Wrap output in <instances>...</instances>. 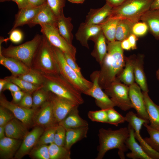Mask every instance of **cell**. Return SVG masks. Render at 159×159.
Segmentation results:
<instances>
[{"label":"cell","mask_w":159,"mask_h":159,"mask_svg":"<svg viewBox=\"0 0 159 159\" xmlns=\"http://www.w3.org/2000/svg\"><path fill=\"white\" fill-rule=\"evenodd\" d=\"M107 51L101 63L99 70L98 83L102 89H105L121 72L125 62L123 50L121 42L107 41Z\"/></svg>","instance_id":"obj_1"},{"label":"cell","mask_w":159,"mask_h":159,"mask_svg":"<svg viewBox=\"0 0 159 159\" xmlns=\"http://www.w3.org/2000/svg\"><path fill=\"white\" fill-rule=\"evenodd\" d=\"M129 135L128 127H121L117 130L101 128L98 136L99 145L96 159H102L106 152L113 149H118V154L121 159L125 158V153L127 151L125 142Z\"/></svg>","instance_id":"obj_2"},{"label":"cell","mask_w":159,"mask_h":159,"mask_svg":"<svg viewBox=\"0 0 159 159\" xmlns=\"http://www.w3.org/2000/svg\"><path fill=\"white\" fill-rule=\"evenodd\" d=\"M44 76L45 80L43 87L47 91L69 100L78 105L84 103L82 93L60 74H44Z\"/></svg>","instance_id":"obj_3"},{"label":"cell","mask_w":159,"mask_h":159,"mask_svg":"<svg viewBox=\"0 0 159 159\" xmlns=\"http://www.w3.org/2000/svg\"><path fill=\"white\" fill-rule=\"evenodd\" d=\"M31 68L37 70L44 74H59L52 46L43 35L42 40L33 58Z\"/></svg>","instance_id":"obj_4"},{"label":"cell","mask_w":159,"mask_h":159,"mask_svg":"<svg viewBox=\"0 0 159 159\" xmlns=\"http://www.w3.org/2000/svg\"><path fill=\"white\" fill-rule=\"evenodd\" d=\"M154 0H126L120 5L112 8L108 17L138 22L142 15L150 9Z\"/></svg>","instance_id":"obj_5"},{"label":"cell","mask_w":159,"mask_h":159,"mask_svg":"<svg viewBox=\"0 0 159 159\" xmlns=\"http://www.w3.org/2000/svg\"><path fill=\"white\" fill-rule=\"evenodd\" d=\"M42 38V35L37 34L31 40L18 46L10 45L2 49L0 45V53L5 57L19 60L31 68L33 58Z\"/></svg>","instance_id":"obj_6"},{"label":"cell","mask_w":159,"mask_h":159,"mask_svg":"<svg viewBox=\"0 0 159 159\" xmlns=\"http://www.w3.org/2000/svg\"><path fill=\"white\" fill-rule=\"evenodd\" d=\"M52 46L59 74L81 93L90 88L92 82L80 77L68 64L63 53L58 48Z\"/></svg>","instance_id":"obj_7"},{"label":"cell","mask_w":159,"mask_h":159,"mask_svg":"<svg viewBox=\"0 0 159 159\" xmlns=\"http://www.w3.org/2000/svg\"><path fill=\"white\" fill-rule=\"evenodd\" d=\"M129 86L122 84L116 77L110 85L105 89V92L110 99L121 110L126 111L133 106L129 95Z\"/></svg>","instance_id":"obj_8"},{"label":"cell","mask_w":159,"mask_h":159,"mask_svg":"<svg viewBox=\"0 0 159 159\" xmlns=\"http://www.w3.org/2000/svg\"><path fill=\"white\" fill-rule=\"evenodd\" d=\"M41 32L52 46L58 48L63 53L70 55L75 60L76 49L73 45L68 43L60 35L56 25L50 24L40 25Z\"/></svg>","instance_id":"obj_9"},{"label":"cell","mask_w":159,"mask_h":159,"mask_svg":"<svg viewBox=\"0 0 159 159\" xmlns=\"http://www.w3.org/2000/svg\"><path fill=\"white\" fill-rule=\"evenodd\" d=\"M99 70L93 72L90 75L93 84L92 87L83 93L90 96L95 99L96 105L101 109L107 110L116 106L100 86L98 83Z\"/></svg>","instance_id":"obj_10"},{"label":"cell","mask_w":159,"mask_h":159,"mask_svg":"<svg viewBox=\"0 0 159 159\" xmlns=\"http://www.w3.org/2000/svg\"><path fill=\"white\" fill-rule=\"evenodd\" d=\"M0 105L10 110L15 117L24 123L28 128L34 126L33 119L37 110L27 109L8 101L2 93L0 94Z\"/></svg>","instance_id":"obj_11"},{"label":"cell","mask_w":159,"mask_h":159,"mask_svg":"<svg viewBox=\"0 0 159 159\" xmlns=\"http://www.w3.org/2000/svg\"><path fill=\"white\" fill-rule=\"evenodd\" d=\"M49 100L51 103L54 117L58 123L64 118L72 108L78 105L69 100L59 97L50 92H49Z\"/></svg>","instance_id":"obj_12"},{"label":"cell","mask_w":159,"mask_h":159,"mask_svg":"<svg viewBox=\"0 0 159 159\" xmlns=\"http://www.w3.org/2000/svg\"><path fill=\"white\" fill-rule=\"evenodd\" d=\"M45 128L35 126L29 132L22 140L21 145L16 153L14 158L21 159L29 153L37 145L39 139L44 131Z\"/></svg>","instance_id":"obj_13"},{"label":"cell","mask_w":159,"mask_h":159,"mask_svg":"<svg viewBox=\"0 0 159 159\" xmlns=\"http://www.w3.org/2000/svg\"><path fill=\"white\" fill-rule=\"evenodd\" d=\"M39 108L38 110H37L34 117V126H39L45 128L58 124L56 120L51 103L49 100Z\"/></svg>","instance_id":"obj_14"},{"label":"cell","mask_w":159,"mask_h":159,"mask_svg":"<svg viewBox=\"0 0 159 159\" xmlns=\"http://www.w3.org/2000/svg\"><path fill=\"white\" fill-rule=\"evenodd\" d=\"M129 87V97L133 108L137 112V115L140 117L149 121L145 107L143 92L140 87L135 82Z\"/></svg>","instance_id":"obj_15"},{"label":"cell","mask_w":159,"mask_h":159,"mask_svg":"<svg viewBox=\"0 0 159 159\" xmlns=\"http://www.w3.org/2000/svg\"><path fill=\"white\" fill-rule=\"evenodd\" d=\"M45 4L38 6L29 5L20 9L15 16L14 25L9 33L19 26L27 24L35 17Z\"/></svg>","instance_id":"obj_16"},{"label":"cell","mask_w":159,"mask_h":159,"mask_svg":"<svg viewBox=\"0 0 159 159\" xmlns=\"http://www.w3.org/2000/svg\"><path fill=\"white\" fill-rule=\"evenodd\" d=\"M101 30L100 24H90L82 22L80 24L75 34V38L82 46L89 49L88 41Z\"/></svg>","instance_id":"obj_17"},{"label":"cell","mask_w":159,"mask_h":159,"mask_svg":"<svg viewBox=\"0 0 159 159\" xmlns=\"http://www.w3.org/2000/svg\"><path fill=\"white\" fill-rule=\"evenodd\" d=\"M128 127L129 135L125 141V144L131 152L127 153L126 156L129 158L132 159H151L136 141L134 129L129 125Z\"/></svg>","instance_id":"obj_18"},{"label":"cell","mask_w":159,"mask_h":159,"mask_svg":"<svg viewBox=\"0 0 159 159\" xmlns=\"http://www.w3.org/2000/svg\"><path fill=\"white\" fill-rule=\"evenodd\" d=\"M22 140L5 137L0 139V158L10 159L14 158Z\"/></svg>","instance_id":"obj_19"},{"label":"cell","mask_w":159,"mask_h":159,"mask_svg":"<svg viewBox=\"0 0 159 159\" xmlns=\"http://www.w3.org/2000/svg\"><path fill=\"white\" fill-rule=\"evenodd\" d=\"M28 128L24 123L15 117L5 125L6 136L22 140L29 132Z\"/></svg>","instance_id":"obj_20"},{"label":"cell","mask_w":159,"mask_h":159,"mask_svg":"<svg viewBox=\"0 0 159 159\" xmlns=\"http://www.w3.org/2000/svg\"><path fill=\"white\" fill-rule=\"evenodd\" d=\"M0 64L8 69L11 73L12 75L17 77L26 73L31 68L21 61L5 57L1 53Z\"/></svg>","instance_id":"obj_21"},{"label":"cell","mask_w":159,"mask_h":159,"mask_svg":"<svg viewBox=\"0 0 159 159\" xmlns=\"http://www.w3.org/2000/svg\"><path fill=\"white\" fill-rule=\"evenodd\" d=\"M112 8L106 3L101 8L91 9L86 16L84 22L90 24H100L109 17Z\"/></svg>","instance_id":"obj_22"},{"label":"cell","mask_w":159,"mask_h":159,"mask_svg":"<svg viewBox=\"0 0 159 159\" xmlns=\"http://www.w3.org/2000/svg\"><path fill=\"white\" fill-rule=\"evenodd\" d=\"M89 40L92 41L94 43L91 55L100 64L107 52L106 39L101 30Z\"/></svg>","instance_id":"obj_23"},{"label":"cell","mask_w":159,"mask_h":159,"mask_svg":"<svg viewBox=\"0 0 159 159\" xmlns=\"http://www.w3.org/2000/svg\"><path fill=\"white\" fill-rule=\"evenodd\" d=\"M57 19V17L47 3L27 25L30 27L38 24H50L56 25Z\"/></svg>","instance_id":"obj_24"},{"label":"cell","mask_w":159,"mask_h":159,"mask_svg":"<svg viewBox=\"0 0 159 159\" xmlns=\"http://www.w3.org/2000/svg\"><path fill=\"white\" fill-rule=\"evenodd\" d=\"M78 106L77 105L72 108L58 124L62 126L66 130L88 126L87 122L80 116Z\"/></svg>","instance_id":"obj_25"},{"label":"cell","mask_w":159,"mask_h":159,"mask_svg":"<svg viewBox=\"0 0 159 159\" xmlns=\"http://www.w3.org/2000/svg\"><path fill=\"white\" fill-rule=\"evenodd\" d=\"M147 25L150 33L159 39V9H149L141 16L140 19Z\"/></svg>","instance_id":"obj_26"},{"label":"cell","mask_w":159,"mask_h":159,"mask_svg":"<svg viewBox=\"0 0 159 159\" xmlns=\"http://www.w3.org/2000/svg\"><path fill=\"white\" fill-rule=\"evenodd\" d=\"M136 56L135 54L128 57L125 56V68L117 77L121 82L128 86L135 82L134 70Z\"/></svg>","instance_id":"obj_27"},{"label":"cell","mask_w":159,"mask_h":159,"mask_svg":"<svg viewBox=\"0 0 159 159\" xmlns=\"http://www.w3.org/2000/svg\"><path fill=\"white\" fill-rule=\"evenodd\" d=\"M145 107L152 127L159 130V106L155 104L148 93L142 92Z\"/></svg>","instance_id":"obj_28"},{"label":"cell","mask_w":159,"mask_h":159,"mask_svg":"<svg viewBox=\"0 0 159 159\" xmlns=\"http://www.w3.org/2000/svg\"><path fill=\"white\" fill-rule=\"evenodd\" d=\"M72 19L66 17L64 13L57 17L56 26L60 35L69 43L72 44L73 35L72 33L73 25Z\"/></svg>","instance_id":"obj_29"},{"label":"cell","mask_w":159,"mask_h":159,"mask_svg":"<svg viewBox=\"0 0 159 159\" xmlns=\"http://www.w3.org/2000/svg\"><path fill=\"white\" fill-rule=\"evenodd\" d=\"M144 56L143 54H138L137 55L135 64L134 75L135 80L142 92H148L149 90L144 70Z\"/></svg>","instance_id":"obj_30"},{"label":"cell","mask_w":159,"mask_h":159,"mask_svg":"<svg viewBox=\"0 0 159 159\" xmlns=\"http://www.w3.org/2000/svg\"><path fill=\"white\" fill-rule=\"evenodd\" d=\"M88 126L66 130L65 147L69 150L76 142L86 138Z\"/></svg>","instance_id":"obj_31"},{"label":"cell","mask_w":159,"mask_h":159,"mask_svg":"<svg viewBox=\"0 0 159 159\" xmlns=\"http://www.w3.org/2000/svg\"><path fill=\"white\" fill-rule=\"evenodd\" d=\"M120 19L108 17L100 24L107 41L112 42L115 41L116 29Z\"/></svg>","instance_id":"obj_32"},{"label":"cell","mask_w":159,"mask_h":159,"mask_svg":"<svg viewBox=\"0 0 159 159\" xmlns=\"http://www.w3.org/2000/svg\"><path fill=\"white\" fill-rule=\"evenodd\" d=\"M134 22L126 19H120L117 24L115 36L116 41H122L132 34V28Z\"/></svg>","instance_id":"obj_33"},{"label":"cell","mask_w":159,"mask_h":159,"mask_svg":"<svg viewBox=\"0 0 159 159\" xmlns=\"http://www.w3.org/2000/svg\"><path fill=\"white\" fill-rule=\"evenodd\" d=\"M18 77L34 85L42 86H43L45 80L43 73L32 68L26 73Z\"/></svg>","instance_id":"obj_34"},{"label":"cell","mask_w":159,"mask_h":159,"mask_svg":"<svg viewBox=\"0 0 159 159\" xmlns=\"http://www.w3.org/2000/svg\"><path fill=\"white\" fill-rule=\"evenodd\" d=\"M50 159H70V150L64 146H59L54 143L48 145Z\"/></svg>","instance_id":"obj_35"},{"label":"cell","mask_w":159,"mask_h":159,"mask_svg":"<svg viewBox=\"0 0 159 159\" xmlns=\"http://www.w3.org/2000/svg\"><path fill=\"white\" fill-rule=\"evenodd\" d=\"M9 81L14 83L18 86L21 90L25 92L32 93L37 90L43 87L34 85L18 77L11 75L5 77Z\"/></svg>","instance_id":"obj_36"},{"label":"cell","mask_w":159,"mask_h":159,"mask_svg":"<svg viewBox=\"0 0 159 159\" xmlns=\"http://www.w3.org/2000/svg\"><path fill=\"white\" fill-rule=\"evenodd\" d=\"M33 105L32 108L37 110L49 100V92L43 87L35 91L32 94Z\"/></svg>","instance_id":"obj_37"},{"label":"cell","mask_w":159,"mask_h":159,"mask_svg":"<svg viewBox=\"0 0 159 159\" xmlns=\"http://www.w3.org/2000/svg\"><path fill=\"white\" fill-rule=\"evenodd\" d=\"M143 125L149 135V137H146L144 140L153 149L159 152V130L152 127L147 123H144Z\"/></svg>","instance_id":"obj_38"},{"label":"cell","mask_w":159,"mask_h":159,"mask_svg":"<svg viewBox=\"0 0 159 159\" xmlns=\"http://www.w3.org/2000/svg\"><path fill=\"white\" fill-rule=\"evenodd\" d=\"M125 117L126 121L129 123L128 125L132 127L135 131H140L144 123H150L149 121L140 117L137 114L132 111L129 112Z\"/></svg>","instance_id":"obj_39"},{"label":"cell","mask_w":159,"mask_h":159,"mask_svg":"<svg viewBox=\"0 0 159 159\" xmlns=\"http://www.w3.org/2000/svg\"><path fill=\"white\" fill-rule=\"evenodd\" d=\"M58 125V124L45 128L37 145H47L53 143L55 134Z\"/></svg>","instance_id":"obj_40"},{"label":"cell","mask_w":159,"mask_h":159,"mask_svg":"<svg viewBox=\"0 0 159 159\" xmlns=\"http://www.w3.org/2000/svg\"><path fill=\"white\" fill-rule=\"evenodd\" d=\"M30 157L34 159H50L48 145H37L29 154Z\"/></svg>","instance_id":"obj_41"},{"label":"cell","mask_w":159,"mask_h":159,"mask_svg":"<svg viewBox=\"0 0 159 159\" xmlns=\"http://www.w3.org/2000/svg\"><path fill=\"white\" fill-rule=\"evenodd\" d=\"M135 135L144 151L151 159H159V152L153 149L144 140L140 134V131H135Z\"/></svg>","instance_id":"obj_42"},{"label":"cell","mask_w":159,"mask_h":159,"mask_svg":"<svg viewBox=\"0 0 159 159\" xmlns=\"http://www.w3.org/2000/svg\"><path fill=\"white\" fill-rule=\"evenodd\" d=\"M106 111L108 123L117 126L119 124L126 121L125 117L117 112L114 108L107 109Z\"/></svg>","instance_id":"obj_43"},{"label":"cell","mask_w":159,"mask_h":159,"mask_svg":"<svg viewBox=\"0 0 159 159\" xmlns=\"http://www.w3.org/2000/svg\"><path fill=\"white\" fill-rule=\"evenodd\" d=\"M88 116L92 121L108 123L106 110L89 111L88 113Z\"/></svg>","instance_id":"obj_44"},{"label":"cell","mask_w":159,"mask_h":159,"mask_svg":"<svg viewBox=\"0 0 159 159\" xmlns=\"http://www.w3.org/2000/svg\"><path fill=\"white\" fill-rule=\"evenodd\" d=\"M65 2L66 0H47V4L57 17L64 13Z\"/></svg>","instance_id":"obj_45"},{"label":"cell","mask_w":159,"mask_h":159,"mask_svg":"<svg viewBox=\"0 0 159 159\" xmlns=\"http://www.w3.org/2000/svg\"><path fill=\"white\" fill-rule=\"evenodd\" d=\"M147 25L144 22L139 21L134 23L132 28V34L138 37L145 35L148 31Z\"/></svg>","instance_id":"obj_46"},{"label":"cell","mask_w":159,"mask_h":159,"mask_svg":"<svg viewBox=\"0 0 159 159\" xmlns=\"http://www.w3.org/2000/svg\"><path fill=\"white\" fill-rule=\"evenodd\" d=\"M66 135V130L58 124L55 134L54 143L59 146H64Z\"/></svg>","instance_id":"obj_47"},{"label":"cell","mask_w":159,"mask_h":159,"mask_svg":"<svg viewBox=\"0 0 159 159\" xmlns=\"http://www.w3.org/2000/svg\"><path fill=\"white\" fill-rule=\"evenodd\" d=\"M15 117L9 110L1 106L0 107V126H5Z\"/></svg>","instance_id":"obj_48"},{"label":"cell","mask_w":159,"mask_h":159,"mask_svg":"<svg viewBox=\"0 0 159 159\" xmlns=\"http://www.w3.org/2000/svg\"><path fill=\"white\" fill-rule=\"evenodd\" d=\"M65 59L69 66L81 77H84L81 71L80 68L72 57L69 54L63 53Z\"/></svg>","instance_id":"obj_49"},{"label":"cell","mask_w":159,"mask_h":159,"mask_svg":"<svg viewBox=\"0 0 159 159\" xmlns=\"http://www.w3.org/2000/svg\"><path fill=\"white\" fill-rule=\"evenodd\" d=\"M17 104L26 108H32L33 105L32 94L25 92L21 100Z\"/></svg>","instance_id":"obj_50"},{"label":"cell","mask_w":159,"mask_h":159,"mask_svg":"<svg viewBox=\"0 0 159 159\" xmlns=\"http://www.w3.org/2000/svg\"><path fill=\"white\" fill-rule=\"evenodd\" d=\"M8 34H9V39L13 43H19L23 39V34L20 30L18 29H15Z\"/></svg>","instance_id":"obj_51"},{"label":"cell","mask_w":159,"mask_h":159,"mask_svg":"<svg viewBox=\"0 0 159 159\" xmlns=\"http://www.w3.org/2000/svg\"><path fill=\"white\" fill-rule=\"evenodd\" d=\"M25 92L21 90L11 93L12 97V102L16 104L19 103L25 95Z\"/></svg>","instance_id":"obj_52"},{"label":"cell","mask_w":159,"mask_h":159,"mask_svg":"<svg viewBox=\"0 0 159 159\" xmlns=\"http://www.w3.org/2000/svg\"><path fill=\"white\" fill-rule=\"evenodd\" d=\"M6 90H9L11 92V93L21 90L16 85L11 82L9 81L4 87L3 91Z\"/></svg>","instance_id":"obj_53"},{"label":"cell","mask_w":159,"mask_h":159,"mask_svg":"<svg viewBox=\"0 0 159 159\" xmlns=\"http://www.w3.org/2000/svg\"><path fill=\"white\" fill-rule=\"evenodd\" d=\"M127 38L131 46L132 49H137V42L138 40V37L134 34H132Z\"/></svg>","instance_id":"obj_54"},{"label":"cell","mask_w":159,"mask_h":159,"mask_svg":"<svg viewBox=\"0 0 159 159\" xmlns=\"http://www.w3.org/2000/svg\"><path fill=\"white\" fill-rule=\"evenodd\" d=\"M126 0H105L106 3L108 4L112 8L119 6L123 3Z\"/></svg>","instance_id":"obj_55"},{"label":"cell","mask_w":159,"mask_h":159,"mask_svg":"<svg viewBox=\"0 0 159 159\" xmlns=\"http://www.w3.org/2000/svg\"><path fill=\"white\" fill-rule=\"evenodd\" d=\"M31 5L38 6L43 5L47 2V0H28Z\"/></svg>","instance_id":"obj_56"},{"label":"cell","mask_w":159,"mask_h":159,"mask_svg":"<svg viewBox=\"0 0 159 159\" xmlns=\"http://www.w3.org/2000/svg\"><path fill=\"white\" fill-rule=\"evenodd\" d=\"M12 1L16 3L19 9L30 5L28 0H12Z\"/></svg>","instance_id":"obj_57"},{"label":"cell","mask_w":159,"mask_h":159,"mask_svg":"<svg viewBox=\"0 0 159 159\" xmlns=\"http://www.w3.org/2000/svg\"><path fill=\"white\" fill-rule=\"evenodd\" d=\"M121 46L123 50L129 51L132 49L131 46L127 38L121 42Z\"/></svg>","instance_id":"obj_58"},{"label":"cell","mask_w":159,"mask_h":159,"mask_svg":"<svg viewBox=\"0 0 159 159\" xmlns=\"http://www.w3.org/2000/svg\"><path fill=\"white\" fill-rule=\"evenodd\" d=\"M9 81L5 77L4 79H0V93L3 91L4 87Z\"/></svg>","instance_id":"obj_59"},{"label":"cell","mask_w":159,"mask_h":159,"mask_svg":"<svg viewBox=\"0 0 159 159\" xmlns=\"http://www.w3.org/2000/svg\"><path fill=\"white\" fill-rule=\"evenodd\" d=\"M159 9V0H154L150 8V9Z\"/></svg>","instance_id":"obj_60"},{"label":"cell","mask_w":159,"mask_h":159,"mask_svg":"<svg viewBox=\"0 0 159 159\" xmlns=\"http://www.w3.org/2000/svg\"><path fill=\"white\" fill-rule=\"evenodd\" d=\"M5 137V125L0 126V139Z\"/></svg>","instance_id":"obj_61"},{"label":"cell","mask_w":159,"mask_h":159,"mask_svg":"<svg viewBox=\"0 0 159 159\" xmlns=\"http://www.w3.org/2000/svg\"><path fill=\"white\" fill-rule=\"evenodd\" d=\"M85 0H68V1L72 3L76 4H82Z\"/></svg>","instance_id":"obj_62"},{"label":"cell","mask_w":159,"mask_h":159,"mask_svg":"<svg viewBox=\"0 0 159 159\" xmlns=\"http://www.w3.org/2000/svg\"><path fill=\"white\" fill-rule=\"evenodd\" d=\"M156 76L157 79L159 81V69L156 72Z\"/></svg>","instance_id":"obj_63"},{"label":"cell","mask_w":159,"mask_h":159,"mask_svg":"<svg viewBox=\"0 0 159 159\" xmlns=\"http://www.w3.org/2000/svg\"><path fill=\"white\" fill-rule=\"evenodd\" d=\"M12 1V0H0V2H4V1Z\"/></svg>","instance_id":"obj_64"}]
</instances>
